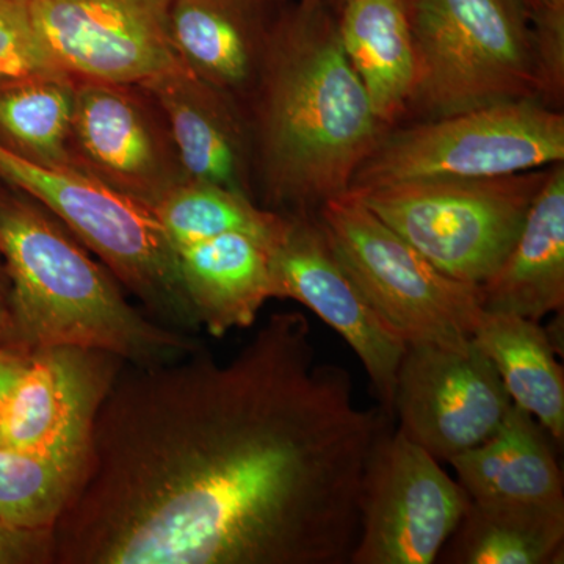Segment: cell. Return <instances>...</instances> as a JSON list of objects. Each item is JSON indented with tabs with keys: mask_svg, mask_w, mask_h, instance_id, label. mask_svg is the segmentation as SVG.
Wrapping results in <instances>:
<instances>
[{
	"mask_svg": "<svg viewBox=\"0 0 564 564\" xmlns=\"http://www.w3.org/2000/svg\"><path fill=\"white\" fill-rule=\"evenodd\" d=\"M389 417L318 362L300 311L228 361L126 364L52 527L54 564H348Z\"/></svg>",
	"mask_w": 564,
	"mask_h": 564,
	"instance_id": "6da1fadb",
	"label": "cell"
},
{
	"mask_svg": "<svg viewBox=\"0 0 564 564\" xmlns=\"http://www.w3.org/2000/svg\"><path fill=\"white\" fill-rule=\"evenodd\" d=\"M247 113L256 202L284 215L313 214L347 193L389 131L321 0H289Z\"/></svg>",
	"mask_w": 564,
	"mask_h": 564,
	"instance_id": "7a4b0ae2",
	"label": "cell"
},
{
	"mask_svg": "<svg viewBox=\"0 0 564 564\" xmlns=\"http://www.w3.org/2000/svg\"><path fill=\"white\" fill-rule=\"evenodd\" d=\"M0 254L11 285L7 347L110 352L132 366L172 361L198 347L188 334L129 302L117 278L47 207L0 182Z\"/></svg>",
	"mask_w": 564,
	"mask_h": 564,
	"instance_id": "3957f363",
	"label": "cell"
},
{
	"mask_svg": "<svg viewBox=\"0 0 564 564\" xmlns=\"http://www.w3.org/2000/svg\"><path fill=\"white\" fill-rule=\"evenodd\" d=\"M415 80L406 115L433 120L538 99L529 11L521 0H406Z\"/></svg>",
	"mask_w": 564,
	"mask_h": 564,
	"instance_id": "277c9868",
	"label": "cell"
},
{
	"mask_svg": "<svg viewBox=\"0 0 564 564\" xmlns=\"http://www.w3.org/2000/svg\"><path fill=\"white\" fill-rule=\"evenodd\" d=\"M0 182L47 207L155 321L202 332L193 313L176 248L154 212L73 169H46L0 148Z\"/></svg>",
	"mask_w": 564,
	"mask_h": 564,
	"instance_id": "5b68a950",
	"label": "cell"
},
{
	"mask_svg": "<svg viewBox=\"0 0 564 564\" xmlns=\"http://www.w3.org/2000/svg\"><path fill=\"white\" fill-rule=\"evenodd\" d=\"M562 162L563 111L521 99L389 129L348 193L403 182L508 176Z\"/></svg>",
	"mask_w": 564,
	"mask_h": 564,
	"instance_id": "8992f818",
	"label": "cell"
},
{
	"mask_svg": "<svg viewBox=\"0 0 564 564\" xmlns=\"http://www.w3.org/2000/svg\"><path fill=\"white\" fill-rule=\"evenodd\" d=\"M366 302L406 344L464 347L484 317L480 289L441 272L351 193L317 210Z\"/></svg>",
	"mask_w": 564,
	"mask_h": 564,
	"instance_id": "52a82bcc",
	"label": "cell"
},
{
	"mask_svg": "<svg viewBox=\"0 0 564 564\" xmlns=\"http://www.w3.org/2000/svg\"><path fill=\"white\" fill-rule=\"evenodd\" d=\"M549 169L481 180L403 182L351 195L441 272L478 285L510 251Z\"/></svg>",
	"mask_w": 564,
	"mask_h": 564,
	"instance_id": "ba28073f",
	"label": "cell"
},
{
	"mask_svg": "<svg viewBox=\"0 0 564 564\" xmlns=\"http://www.w3.org/2000/svg\"><path fill=\"white\" fill-rule=\"evenodd\" d=\"M470 497L441 462L388 423L364 469L361 522L348 564H432Z\"/></svg>",
	"mask_w": 564,
	"mask_h": 564,
	"instance_id": "9c48e42d",
	"label": "cell"
},
{
	"mask_svg": "<svg viewBox=\"0 0 564 564\" xmlns=\"http://www.w3.org/2000/svg\"><path fill=\"white\" fill-rule=\"evenodd\" d=\"M73 170L154 209L187 182L161 106L143 85L77 80Z\"/></svg>",
	"mask_w": 564,
	"mask_h": 564,
	"instance_id": "30bf717a",
	"label": "cell"
},
{
	"mask_svg": "<svg viewBox=\"0 0 564 564\" xmlns=\"http://www.w3.org/2000/svg\"><path fill=\"white\" fill-rule=\"evenodd\" d=\"M511 406L496 367L474 340L464 347L406 344L392 415L400 421L397 430L437 462L484 444Z\"/></svg>",
	"mask_w": 564,
	"mask_h": 564,
	"instance_id": "8fae6325",
	"label": "cell"
},
{
	"mask_svg": "<svg viewBox=\"0 0 564 564\" xmlns=\"http://www.w3.org/2000/svg\"><path fill=\"white\" fill-rule=\"evenodd\" d=\"M270 261L274 299L303 304L344 337L362 362L380 410L391 419L406 343L366 302L337 258L317 212L284 215Z\"/></svg>",
	"mask_w": 564,
	"mask_h": 564,
	"instance_id": "7c38bea8",
	"label": "cell"
},
{
	"mask_svg": "<svg viewBox=\"0 0 564 564\" xmlns=\"http://www.w3.org/2000/svg\"><path fill=\"white\" fill-rule=\"evenodd\" d=\"M54 62L77 80L143 82L180 65L173 0H29Z\"/></svg>",
	"mask_w": 564,
	"mask_h": 564,
	"instance_id": "4fadbf2b",
	"label": "cell"
},
{
	"mask_svg": "<svg viewBox=\"0 0 564 564\" xmlns=\"http://www.w3.org/2000/svg\"><path fill=\"white\" fill-rule=\"evenodd\" d=\"M124 366L117 356L90 348L32 352L0 414V448L85 462L95 415Z\"/></svg>",
	"mask_w": 564,
	"mask_h": 564,
	"instance_id": "5bb4252c",
	"label": "cell"
},
{
	"mask_svg": "<svg viewBox=\"0 0 564 564\" xmlns=\"http://www.w3.org/2000/svg\"><path fill=\"white\" fill-rule=\"evenodd\" d=\"M140 85L165 113L187 180L242 193L256 202L254 147L247 110L184 63Z\"/></svg>",
	"mask_w": 564,
	"mask_h": 564,
	"instance_id": "9a60e30c",
	"label": "cell"
},
{
	"mask_svg": "<svg viewBox=\"0 0 564 564\" xmlns=\"http://www.w3.org/2000/svg\"><path fill=\"white\" fill-rule=\"evenodd\" d=\"M289 0H173L170 39L193 74L247 110Z\"/></svg>",
	"mask_w": 564,
	"mask_h": 564,
	"instance_id": "2e32d148",
	"label": "cell"
},
{
	"mask_svg": "<svg viewBox=\"0 0 564 564\" xmlns=\"http://www.w3.org/2000/svg\"><path fill=\"white\" fill-rule=\"evenodd\" d=\"M485 313L541 322L564 307V162L549 169L521 231L481 284Z\"/></svg>",
	"mask_w": 564,
	"mask_h": 564,
	"instance_id": "e0dca14e",
	"label": "cell"
},
{
	"mask_svg": "<svg viewBox=\"0 0 564 564\" xmlns=\"http://www.w3.org/2000/svg\"><path fill=\"white\" fill-rule=\"evenodd\" d=\"M270 240L228 232L177 248L182 281L202 332L225 337L250 328L274 299Z\"/></svg>",
	"mask_w": 564,
	"mask_h": 564,
	"instance_id": "ac0fdd59",
	"label": "cell"
},
{
	"mask_svg": "<svg viewBox=\"0 0 564 564\" xmlns=\"http://www.w3.org/2000/svg\"><path fill=\"white\" fill-rule=\"evenodd\" d=\"M552 443L544 426L513 404L489 440L448 464L474 502L564 510L563 473Z\"/></svg>",
	"mask_w": 564,
	"mask_h": 564,
	"instance_id": "d6986e66",
	"label": "cell"
},
{
	"mask_svg": "<svg viewBox=\"0 0 564 564\" xmlns=\"http://www.w3.org/2000/svg\"><path fill=\"white\" fill-rule=\"evenodd\" d=\"M348 62L375 115L395 128L406 118L415 80V52L406 0H345L336 11Z\"/></svg>",
	"mask_w": 564,
	"mask_h": 564,
	"instance_id": "ffe728a7",
	"label": "cell"
},
{
	"mask_svg": "<svg viewBox=\"0 0 564 564\" xmlns=\"http://www.w3.org/2000/svg\"><path fill=\"white\" fill-rule=\"evenodd\" d=\"M473 340L496 367L511 402L532 414L562 447L564 372L547 329L529 318L485 313Z\"/></svg>",
	"mask_w": 564,
	"mask_h": 564,
	"instance_id": "44dd1931",
	"label": "cell"
},
{
	"mask_svg": "<svg viewBox=\"0 0 564 564\" xmlns=\"http://www.w3.org/2000/svg\"><path fill=\"white\" fill-rule=\"evenodd\" d=\"M564 510L470 500L436 563H563Z\"/></svg>",
	"mask_w": 564,
	"mask_h": 564,
	"instance_id": "7402d4cb",
	"label": "cell"
},
{
	"mask_svg": "<svg viewBox=\"0 0 564 564\" xmlns=\"http://www.w3.org/2000/svg\"><path fill=\"white\" fill-rule=\"evenodd\" d=\"M76 77L61 68L0 82V148L46 169H73Z\"/></svg>",
	"mask_w": 564,
	"mask_h": 564,
	"instance_id": "603a6c76",
	"label": "cell"
},
{
	"mask_svg": "<svg viewBox=\"0 0 564 564\" xmlns=\"http://www.w3.org/2000/svg\"><path fill=\"white\" fill-rule=\"evenodd\" d=\"M152 212L176 250L228 232L251 234L273 242L284 225V215L207 182H185Z\"/></svg>",
	"mask_w": 564,
	"mask_h": 564,
	"instance_id": "cb8c5ba5",
	"label": "cell"
},
{
	"mask_svg": "<svg viewBox=\"0 0 564 564\" xmlns=\"http://www.w3.org/2000/svg\"><path fill=\"white\" fill-rule=\"evenodd\" d=\"M84 463L0 448V518L29 529H52L79 481Z\"/></svg>",
	"mask_w": 564,
	"mask_h": 564,
	"instance_id": "d4e9b609",
	"label": "cell"
},
{
	"mask_svg": "<svg viewBox=\"0 0 564 564\" xmlns=\"http://www.w3.org/2000/svg\"><path fill=\"white\" fill-rule=\"evenodd\" d=\"M55 68L61 66L36 31L31 2L0 0V82Z\"/></svg>",
	"mask_w": 564,
	"mask_h": 564,
	"instance_id": "484cf974",
	"label": "cell"
},
{
	"mask_svg": "<svg viewBox=\"0 0 564 564\" xmlns=\"http://www.w3.org/2000/svg\"><path fill=\"white\" fill-rule=\"evenodd\" d=\"M0 564H54L52 529H29L0 518Z\"/></svg>",
	"mask_w": 564,
	"mask_h": 564,
	"instance_id": "4316f807",
	"label": "cell"
},
{
	"mask_svg": "<svg viewBox=\"0 0 564 564\" xmlns=\"http://www.w3.org/2000/svg\"><path fill=\"white\" fill-rule=\"evenodd\" d=\"M31 356L0 345V414L28 369Z\"/></svg>",
	"mask_w": 564,
	"mask_h": 564,
	"instance_id": "83f0119b",
	"label": "cell"
},
{
	"mask_svg": "<svg viewBox=\"0 0 564 564\" xmlns=\"http://www.w3.org/2000/svg\"><path fill=\"white\" fill-rule=\"evenodd\" d=\"M11 333V285L6 262L0 254V345L7 347Z\"/></svg>",
	"mask_w": 564,
	"mask_h": 564,
	"instance_id": "f1b7e54d",
	"label": "cell"
},
{
	"mask_svg": "<svg viewBox=\"0 0 564 564\" xmlns=\"http://www.w3.org/2000/svg\"><path fill=\"white\" fill-rule=\"evenodd\" d=\"M521 2L529 11L532 21L551 17V14L564 13V0H521Z\"/></svg>",
	"mask_w": 564,
	"mask_h": 564,
	"instance_id": "f546056e",
	"label": "cell"
},
{
	"mask_svg": "<svg viewBox=\"0 0 564 564\" xmlns=\"http://www.w3.org/2000/svg\"><path fill=\"white\" fill-rule=\"evenodd\" d=\"M321 2L325 3L328 9H332L334 13L344 6L345 0H321Z\"/></svg>",
	"mask_w": 564,
	"mask_h": 564,
	"instance_id": "4dcf8cb0",
	"label": "cell"
}]
</instances>
